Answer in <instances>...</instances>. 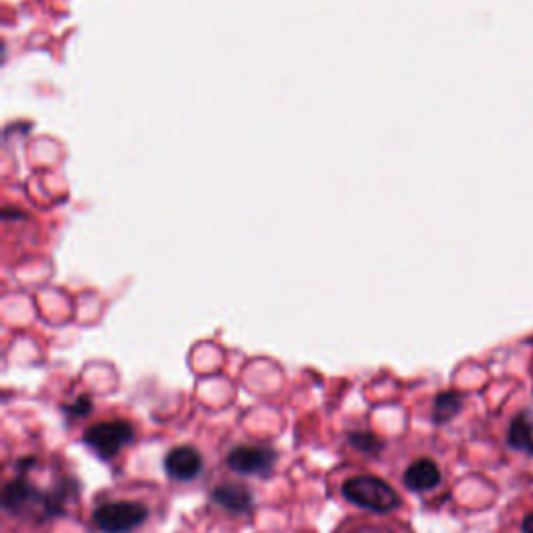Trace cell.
<instances>
[{
    "label": "cell",
    "instance_id": "4",
    "mask_svg": "<svg viewBox=\"0 0 533 533\" xmlns=\"http://www.w3.org/2000/svg\"><path fill=\"white\" fill-rule=\"evenodd\" d=\"M277 452L265 446H236L227 454V467L240 475H265L273 469Z\"/></svg>",
    "mask_w": 533,
    "mask_h": 533
},
{
    "label": "cell",
    "instance_id": "6",
    "mask_svg": "<svg viewBox=\"0 0 533 533\" xmlns=\"http://www.w3.org/2000/svg\"><path fill=\"white\" fill-rule=\"evenodd\" d=\"M442 484V469L434 459H417L404 471V486L413 492H431Z\"/></svg>",
    "mask_w": 533,
    "mask_h": 533
},
{
    "label": "cell",
    "instance_id": "3",
    "mask_svg": "<svg viewBox=\"0 0 533 533\" xmlns=\"http://www.w3.org/2000/svg\"><path fill=\"white\" fill-rule=\"evenodd\" d=\"M134 440V427L128 421H103L86 429L84 442L100 456V459H113Z\"/></svg>",
    "mask_w": 533,
    "mask_h": 533
},
{
    "label": "cell",
    "instance_id": "2",
    "mask_svg": "<svg viewBox=\"0 0 533 533\" xmlns=\"http://www.w3.org/2000/svg\"><path fill=\"white\" fill-rule=\"evenodd\" d=\"M92 519L105 533H128L148 519V509L140 502H109L100 504Z\"/></svg>",
    "mask_w": 533,
    "mask_h": 533
},
{
    "label": "cell",
    "instance_id": "11",
    "mask_svg": "<svg viewBox=\"0 0 533 533\" xmlns=\"http://www.w3.org/2000/svg\"><path fill=\"white\" fill-rule=\"evenodd\" d=\"M348 444L359 450L363 454H379L384 448V442L379 440L375 434H371V431H352V434L348 436Z\"/></svg>",
    "mask_w": 533,
    "mask_h": 533
},
{
    "label": "cell",
    "instance_id": "14",
    "mask_svg": "<svg viewBox=\"0 0 533 533\" xmlns=\"http://www.w3.org/2000/svg\"><path fill=\"white\" fill-rule=\"evenodd\" d=\"M531 375H533V363H531Z\"/></svg>",
    "mask_w": 533,
    "mask_h": 533
},
{
    "label": "cell",
    "instance_id": "8",
    "mask_svg": "<svg viewBox=\"0 0 533 533\" xmlns=\"http://www.w3.org/2000/svg\"><path fill=\"white\" fill-rule=\"evenodd\" d=\"M211 498L230 513H248L252 509V492L242 484H221L213 490Z\"/></svg>",
    "mask_w": 533,
    "mask_h": 533
},
{
    "label": "cell",
    "instance_id": "12",
    "mask_svg": "<svg viewBox=\"0 0 533 533\" xmlns=\"http://www.w3.org/2000/svg\"><path fill=\"white\" fill-rule=\"evenodd\" d=\"M90 411H92V400H90V396H82V398L75 400V404L67 406V413L73 415V417H84Z\"/></svg>",
    "mask_w": 533,
    "mask_h": 533
},
{
    "label": "cell",
    "instance_id": "13",
    "mask_svg": "<svg viewBox=\"0 0 533 533\" xmlns=\"http://www.w3.org/2000/svg\"><path fill=\"white\" fill-rule=\"evenodd\" d=\"M352 533H390L388 529H382V527H373V525H367V527H361L357 531H352Z\"/></svg>",
    "mask_w": 533,
    "mask_h": 533
},
{
    "label": "cell",
    "instance_id": "7",
    "mask_svg": "<svg viewBox=\"0 0 533 533\" xmlns=\"http://www.w3.org/2000/svg\"><path fill=\"white\" fill-rule=\"evenodd\" d=\"M502 533H533V492L519 496L502 515Z\"/></svg>",
    "mask_w": 533,
    "mask_h": 533
},
{
    "label": "cell",
    "instance_id": "9",
    "mask_svg": "<svg viewBox=\"0 0 533 533\" xmlns=\"http://www.w3.org/2000/svg\"><path fill=\"white\" fill-rule=\"evenodd\" d=\"M509 444L519 452L533 454V417L527 413L517 415L509 427Z\"/></svg>",
    "mask_w": 533,
    "mask_h": 533
},
{
    "label": "cell",
    "instance_id": "10",
    "mask_svg": "<svg viewBox=\"0 0 533 533\" xmlns=\"http://www.w3.org/2000/svg\"><path fill=\"white\" fill-rule=\"evenodd\" d=\"M461 409H463V396L459 392H440L434 398V411H431V415H434L436 423H446L459 415Z\"/></svg>",
    "mask_w": 533,
    "mask_h": 533
},
{
    "label": "cell",
    "instance_id": "1",
    "mask_svg": "<svg viewBox=\"0 0 533 533\" xmlns=\"http://www.w3.org/2000/svg\"><path fill=\"white\" fill-rule=\"evenodd\" d=\"M342 494L352 504H357L361 509H367L371 513H390L400 506L398 492L388 484V481L379 479L375 475L350 477L342 488Z\"/></svg>",
    "mask_w": 533,
    "mask_h": 533
},
{
    "label": "cell",
    "instance_id": "5",
    "mask_svg": "<svg viewBox=\"0 0 533 533\" xmlns=\"http://www.w3.org/2000/svg\"><path fill=\"white\" fill-rule=\"evenodd\" d=\"M165 471L175 481H190L202 471V454L194 446H177L165 456Z\"/></svg>",
    "mask_w": 533,
    "mask_h": 533
}]
</instances>
